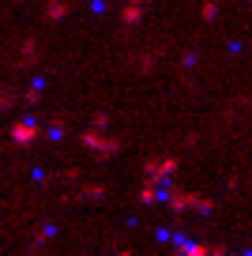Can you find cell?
<instances>
[{
    "mask_svg": "<svg viewBox=\"0 0 252 256\" xmlns=\"http://www.w3.org/2000/svg\"><path fill=\"white\" fill-rule=\"evenodd\" d=\"M174 174H177V158H174V154H166V158H150V162H147V181L174 184Z\"/></svg>",
    "mask_w": 252,
    "mask_h": 256,
    "instance_id": "1",
    "label": "cell"
},
{
    "mask_svg": "<svg viewBox=\"0 0 252 256\" xmlns=\"http://www.w3.org/2000/svg\"><path fill=\"white\" fill-rule=\"evenodd\" d=\"M83 147H90V151H94L98 158H113V154L120 151V144H117V140L102 136V128H94V132H87V136H83Z\"/></svg>",
    "mask_w": 252,
    "mask_h": 256,
    "instance_id": "2",
    "label": "cell"
},
{
    "mask_svg": "<svg viewBox=\"0 0 252 256\" xmlns=\"http://www.w3.org/2000/svg\"><path fill=\"white\" fill-rule=\"evenodd\" d=\"M38 132H42V124H38V120H19V124L12 128V140H16V144H30V140L38 136Z\"/></svg>",
    "mask_w": 252,
    "mask_h": 256,
    "instance_id": "3",
    "label": "cell"
},
{
    "mask_svg": "<svg viewBox=\"0 0 252 256\" xmlns=\"http://www.w3.org/2000/svg\"><path fill=\"white\" fill-rule=\"evenodd\" d=\"M143 4H147V0H132V4H128V8H124V23H140Z\"/></svg>",
    "mask_w": 252,
    "mask_h": 256,
    "instance_id": "4",
    "label": "cell"
},
{
    "mask_svg": "<svg viewBox=\"0 0 252 256\" xmlns=\"http://www.w3.org/2000/svg\"><path fill=\"white\" fill-rule=\"evenodd\" d=\"M46 16L49 19H64V16H68V4H64V0H53V4L46 8Z\"/></svg>",
    "mask_w": 252,
    "mask_h": 256,
    "instance_id": "5",
    "label": "cell"
},
{
    "mask_svg": "<svg viewBox=\"0 0 252 256\" xmlns=\"http://www.w3.org/2000/svg\"><path fill=\"white\" fill-rule=\"evenodd\" d=\"M214 16H218V4H214V0H207V4H204V19H214Z\"/></svg>",
    "mask_w": 252,
    "mask_h": 256,
    "instance_id": "6",
    "label": "cell"
},
{
    "mask_svg": "<svg viewBox=\"0 0 252 256\" xmlns=\"http://www.w3.org/2000/svg\"><path fill=\"white\" fill-rule=\"evenodd\" d=\"M12 102H16V94H8V90H0V110H8Z\"/></svg>",
    "mask_w": 252,
    "mask_h": 256,
    "instance_id": "7",
    "label": "cell"
},
{
    "mask_svg": "<svg viewBox=\"0 0 252 256\" xmlns=\"http://www.w3.org/2000/svg\"><path fill=\"white\" fill-rule=\"evenodd\" d=\"M83 196H87V200H102V188H94V184H90V188H83Z\"/></svg>",
    "mask_w": 252,
    "mask_h": 256,
    "instance_id": "8",
    "label": "cell"
},
{
    "mask_svg": "<svg viewBox=\"0 0 252 256\" xmlns=\"http://www.w3.org/2000/svg\"><path fill=\"white\" fill-rule=\"evenodd\" d=\"M106 124H110V117H106V113H94V128H102V132H106Z\"/></svg>",
    "mask_w": 252,
    "mask_h": 256,
    "instance_id": "9",
    "label": "cell"
}]
</instances>
